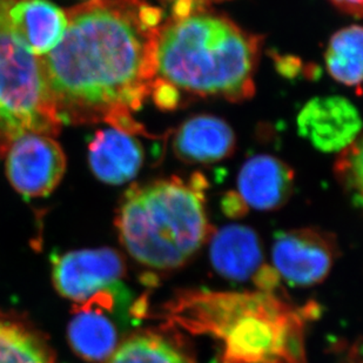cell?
Returning a JSON list of instances; mask_svg holds the SVG:
<instances>
[{"label":"cell","mask_w":363,"mask_h":363,"mask_svg":"<svg viewBox=\"0 0 363 363\" xmlns=\"http://www.w3.org/2000/svg\"><path fill=\"white\" fill-rule=\"evenodd\" d=\"M65 13L62 41L39 57L62 126L104 123L152 137L134 113L151 96L164 11L145 0H85Z\"/></svg>","instance_id":"6da1fadb"},{"label":"cell","mask_w":363,"mask_h":363,"mask_svg":"<svg viewBox=\"0 0 363 363\" xmlns=\"http://www.w3.org/2000/svg\"><path fill=\"white\" fill-rule=\"evenodd\" d=\"M264 38L209 9L164 21L157 50L151 96L164 111L186 98H220L232 103L255 93Z\"/></svg>","instance_id":"7a4b0ae2"},{"label":"cell","mask_w":363,"mask_h":363,"mask_svg":"<svg viewBox=\"0 0 363 363\" xmlns=\"http://www.w3.org/2000/svg\"><path fill=\"white\" fill-rule=\"evenodd\" d=\"M208 182L194 173L189 179H160L134 185L121 198L116 227L134 260L159 271L182 267L212 232L206 212Z\"/></svg>","instance_id":"3957f363"},{"label":"cell","mask_w":363,"mask_h":363,"mask_svg":"<svg viewBox=\"0 0 363 363\" xmlns=\"http://www.w3.org/2000/svg\"><path fill=\"white\" fill-rule=\"evenodd\" d=\"M177 321L225 342L223 363H305L301 318L269 294H192Z\"/></svg>","instance_id":"277c9868"},{"label":"cell","mask_w":363,"mask_h":363,"mask_svg":"<svg viewBox=\"0 0 363 363\" xmlns=\"http://www.w3.org/2000/svg\"><path fill=\"white\" fill-rule=\"evenodd\" d=\"M0 0V158L17 138L26 133L55 138L62 123L55 113L41 69L40 58L11 33Z\"/></svg>","instance_id":"5b68a950"},{"label":"cell","mask_w":363,"mask_h":363,"mask_svg":"<svg viewBox=\"0 0 363 363\" xmlns=\"http://www.w3.org/2000/svg\"><path fill=\"white\" fill-rule=\"evenodd\" d=\"M125 261L108 247L71 250L52 259V284L62 298L80 305L100 294L126 298Z\"/></svg>","instance_id":"8992f818"},{"label":"cell","mask_w":363,"mask_h":363,"mask_svg":"<svg viewBox=\"0 0 363 363\" xmlns=\"http://www.w3.org/2000/svg\"><path fill=\"white\" fill-rule=\"evenodd\" d=\"M4 157L11 186L28 199L50 196L62 182L67 164L62 146L45 134H23Z\"/></svg>","instance_id":"52a82bcc"},{"label":"cell","mask_w":363,"mask_h":363,"mask_svg":"<svg viewBox=\"0 0 363 363\" xmlns=\"http://www.w3.org/2000/svg\"><path fill=\"white\" fill-rule=\"evenodd\" d=\"M336 254L334 237L315 228L279 233L272 250L277 274L298 287L323 281L332 271Z\"/></svg>","instance_id":"ba28073f"},{"label":"cell","mask_w":363,"mask_h":363,"mask_svg":"<svg viewBox=\"0 0 363 363\" xmlns=\"http://www.w3.org/2000/svg\"><path fill=\"white\" fill-rule=\"evenodd\" d=\"M357 107L342 96H319L306 104L298 116L301 137L325 153L341 152L360 137Z\"/></svg>","instance_id":"9c48e42d"},{"label":"cell","mask_w":363,"mask_h":363,"mask_svg":"<svg viewBox=\"0 0 363 363\" xmlns=\"http://www.w3.org/2000/svg\"><path fill=\"white\" fill-rule=\"evenodd\" d=\"M11 33L30 53L43 57L65 35V11L48 0H11L6 11Z\"/></svg>","instance_id":"30bf717a"},{"label":"cell","mask_w":363,"mask_h":363,"mask_svg":"<svg viewBox=\"0 0 363 363\" xmlns=\"http://www.w3.org/2000/svg\"><path fill=\"white\" fill-rule=\"evenodd\" d=\"M294 189V171L272 155L247 160L238 177V198L243 207L273 211L284 206Z\"/></svg>","instance_id":"8fae6325"},{"label":"cell","mask_w":363,"mask_h":363,"mask_svg":"<svg viewBox=\"0 0 363 363\" xmlns=\"http://www.w3.org/2000/svg\"><path fill=\"white\" fill-rule=\"evenodd\" d=\"M145 162L144 146L137 135L118 128L98 130L89 145L91 171L100 182L123 185L139 173Z\"/></svg>","instance_id":"7c38bea8"},{"label":"cell","mask_w":363,"mask_h":363,"mask_svg":"<svg viewBox=\"0 0 363 363\" xmlns=\"http://www.w3.org/2000/svg\"><path fill=\"white\" fill-rule=\"evenodd\" d=\"M209 254L214 269L233 281H246L250 278L257 281L267 269L257 233L241 225H230L216 232Z\"/></svg>","instance_id":"4fadbf2b"},{"label":"cell","mask_w":363,"mask_h":363,"mask_svg":"<svg viewBox=\"0 0 363 363\" xmlns=\"http://www.w3.org/2000/svg\"><path fill=\"white\" fill-rule=\"evenodd\" d=\"M237 138L220 118L200 114L186 121L175 132V155L189 164H213L233 155Z\"/></svg>","instance_id":"5bb4252c"},{"label":"cell","mask_w":363,"mask_h":363,"mask_svg":"<svg viewBox=\"0 0 363 363\" xmlns=\"http://www.w3.org/2000/svg\"><path fill=\"white\" fill-rule=\"evenodd\" d=\"M108 309L94 301L74 305L67 325V341L73 353L87 362H105L118 347V330L107 315Z\"/></svg>","instance_id":"9a60e30c"},{"label":"cell","mask_w":363,"mask_h":363,"mask_svg":"<svg viewBox=\"0 0 363 363\" xmlns=\"http://www.w3.org/2000/svg\"><path fill=\"white\" fill-rule=\"evenodd\" d=\"M0 363H57L48 336L24 313L0 309Z\"/></svg>","instance_id":"2e32d148"},{"label":"cell","mask_w":363,"mask_h":363,"mask_svg":"<svg viewBox=\"0 0 363 363\" xmlns=\"http://www.w3.org/2000/svg\"><path fill=\"white\" fill-rule=\"evenodd\" d=\"M362 28L352 25L341 28L329 40L325 66L329 74L343 85L357 87L362 82Z\"/></svg>","instance_id":"e0dca14e"},{"label":"cell","mask_w":363,"mask_h":363,"mask_svg":"<svg viewBox=\"0 0 363 363\" xmlns=\"http://www.w3.org/2000/svg\"><path fill=\"white\" fill-rule=\"evenodd\" d=\"M104 363H193L162 336L139 334L125 340Z\"/></svg>","instance_id":"ac0fdd59"},{"label":"cell","mask_w":363,"mask_h":363,"mask_svg":"<svg viewBox=\"0 0 363 363\" xmlns=\"http://www.w3.org/2000/svg\"><path fill=\"white\" fill-rule=\"evenodd\" d=\"M336 179L339 180L354 205L362 203V138L340 152L334 164Z\"/></svg>","instance_id":"d6986e66"},{"label":"cell","mask_w":363,"mask_h":363,"mask_svg":"<svg viewBox=\"0 0 363 363\" xmlns=\"http://www.w3.org/2000/svg\"><path fill=\"white\" fill-rule=\"evenodd\" d=\"M171 9V17H185L196 11L209 9L214 4L223 3L226 0H159Z\"/></svg>","instance_id":"ffe728a7"},{"label":"cell","mask_w":363,"mask_h":363,"mask_svg":"<svg viewBox=\"0 0 363 363\" xmlns=\"http://www.w3.org/2000/svg\"><path fill=\"white\" fill-rule=\"evenodd\" d=\"M337 10L352 17L362 18L363 0H329Z\"/></svg>","instance_id":"44dd1931"}]
</instances>
